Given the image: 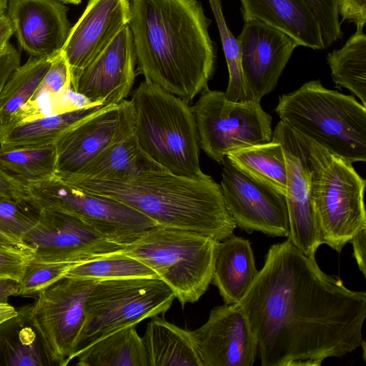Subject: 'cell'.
Here are the masks:
<instances>
[{"label": "cell", "instance_id": "cb8c5ba5", "mask_svg": "<svg viewBox=\"0 0 366 366\" xmlns=\"http://www.w3.org/2000/svg\"><path fill=\"white\" fill-rule=\"evenodd\" d=\"M31 305L0 324V365H53L31 317Z\"/></svg>", "mask_w": 366, "mask_h": 366}, {"label": "cell", "instance_id": "b9f144b4", "mask_svg": "<svg viewBox=\"0 0 366 366\" xmlns=\"http://www.w3.org/2000/svg\"><path fill=\"white\" fill-rule=\"evenodd\" d=\"M350 242L352 244L353 255L357 262L358 267L360 272L364 276L366 275V266H365V257H366V229L360 231L356 234Z\"/></svg>", "mask_w": 366, "mask_h": 366}, {"label": "cell", "instance_id": "4fadbf2b", "mask_svg": "<svg viewBox=\"0 0 366 366\" xmlns=\"http://www.w3.org/2000/svg\"><path fill=\"white\" fill-rule=\"evenodd\" d=\"M220 187L225 207L237 227L248 233L288 237L290 222L285 195L249 177L227 157Z\"/></svg>", "mask_w": 366, "mask_h": 366}, {"label": "cell", "instance_id": "83f0119b", "mask_svg": "<svg viewBox=\"0 0 366 366\" xmlns=\"http://www.w3.org/2000/svg\"><path fill=\"white\" fill-rule=\"evenodd\" d=\"M226 157L249 177L285 195L287 164L283 147L277 139L232 151Z\"/></svg>", "mask_w": 366, "mask_h": 366}, {"label": "cell", "instance_id": "7dc6e473", "mask_svg": "<svg viewBox=\"0 0 366 366\" xmlns=\"http://www.w3.org/2000/svg\"><path fill=\"white\" fill-rule=\"evenodd\" d=\"M9 0H0V14L5 13Z\"/></svg>", "mask_w": 366, "mask_h": 366}, {"label": "cell", "instance_id": "484cf974", "mask_svg": "<svg viewBox=\"0 0 366 366\" xmlns=\"http://www.w3.org/2000/svg\"><path fill=\"white\" fill-rule=\"evenodd\" d=\"M111 105V104H110ZM106 104L39 117L0 127V147L12 148L53 144L68 129L97 112Z\"/></svg>", "mask_w": 366, "mask_h": 366}, {"label": "cell", "instance_id": "3957f363", "mask_svg": "<svg viewBox=\"0 0 366 366\" xmlns=\"http://www.w3.org/2000/svg\"><path fill=\"white\" fill-rule=\"evenodd\" d=\"M64 182L123 202L157 225L199 232L219 241L232 236L237 227L225 207L220 185L207 174L192 178L149 167L124 180Z\"/></svg>", "mask_w": 366, "mask_h": 366}, {"label": "cell", "instance_id": "d6a6232c", "mask_svg": "<svg viewBox=\"0 0 366 366\" xmlns=\"http://www.w3.org/2000/svg\"><path fill=\"white\" fill-rule=\"evenodd\" d=\"M65 277L92 278L97 280L159 277L152 269L139 260L123 254L122 252L78 263L66 272Z\"/></svg>", "mask_w": 366, "mask_h": 366}, {"label": "cell", "instance_id": "4dcf8cb0", "mask_svg": "<svg viewBox=\"0 0 366 366\" xmlns=\"http://www.w3.org/2000/svg\"><path fill=\"white\" fill-rule=\"evenodd\" d=\"M53 59L30 57L13 72L0 97V126L5 125L31 98L51 67Z\"/></svg>", "mask_w": 366, "mask_h": 366}, {"label": "cell", "instance_id": "836d02e7", "mask_svg": "<svg viewBox=\"0 0 366 366\" xmlns=\"http://www.w3.org/2000/svg\"><path fill=\"white\" fill-rule=\"evenodd\" d=\"M41 207L29 197L0 198V232L20 239L39 221Z\"/></svg>", "mask_w": 366, "mask_h": 366}, {"label": "cell", "instance_id": "e0dca14e", "mask_svg": "<svg viewBox=\"0 0 366 366\" xmlns=\"http://www.w3.org/2000/svg\"><path fill=\"white\" fill-rule=\"evenodd\" d=\"M137 63L132 31L126 26L71 83L97 104H118L132 89Z\"/></svg>", "mask_w": 366, "mask_h": 366}, {"label": "cell", "instance_id": "7c38bea8", "mask_svg": "<svg viewBox=\"0 0 366 366\" xmlns=\"http://www.w3.org/2000/svg\"><path fill=\"white\" fill-rule=\"evenodd\" d=\"M34 261L80 263L121 253L125 245L106 239L76 216L42 208L38 222L21 237Z\"/></svg>", "mask_w": 366, "mask_h": 366}, {"label": "cell", "instance_id": "30bf717a", "mask_svg": "<svg viewBox=\"0 0 366 366\" xmlns=\"http://www.w3.org/2000/svg\"><path fill=\"white\" fill-rule=\"evenodd\" d=\"M26 186L31 197L41 208L74 214L114 243L126 245L142 232L157 225L123 202L84 191L55 175Z\"/></svg>", "mask_w": 366, "mask_h": 366}, {"label": "cell", "instance_id": "2e32d148", "mask_svg": "<svg viewBox=\"0 0 366 366\" xmlns=\"http://www.w3.org/2000/svg\"><path fill=\"white\" fill-rule=\"evenodd\" d=\"M192 335L203 366H252L258 352L256 337L239 303L213 308Z\"/></svg>", "mask_w": 366, "mask_h": 366}, {"label": "cell", "instance_id": "d4e9b609", "mask_svg": "<svg viewBox=\"0 0 366 366\" xmlns=\"http://www.w3.org/2000/svg\"><path fill=\"white\" fill-rule=\"evenodd\" d=\"M149 167H157L149 162L141 153L132 128L106 147L77 174L62 180H124Z\"/></svg>", "mask_w": 366, "mask_h": 366}, {"label": "cell", "instance_id": "7bdbcfd3", "mask_svg": "<svg viewBox=\"0 0 366 366\" xmlns=\"http://www.w3.org/2000/svg\"><path fill=\"white\" fill-rule=\"evenodd\" d=\"M12 23L6 13L0 14V52L9 44V39L14 34Z\"/></svg>", "mask_w": 366, "mask_h": 366}, {"label": "cell", "instance_id": "ac0fdd59", "mask_svg": "<svg viewBox=\"0 0 366 366\" xmlns=\"http://www.w3.org/2000/svg\"><path fill=\"white\" fill-rule=\"evenodd\" d=\"M237 39L247 85L254 100L260 102L275 89L298 45L285 34L257 20L244 21Z\"/></svg>", "mask_w": 366, "mask_h": 366}, {"label": "cell", "instance_id": "277c9868", "mask_svg": "<svg viewBox=\"0 0 366 366\" xmlns=\"http://www.w3.org/2000/svg\"><path fill=\"white\" fill-rule=\"evenodd\" d=\"M131 103L133 133L144 157L152 165L176 174L204 177L199 165V142L189 104L144 80Z\"/></svg>", "mask_w": 366, "mask_h": 366}, {"label": "cell", "instance_id": "f35d334b", "mask_svg": "<svg viewBox=\"0 0 366 366\" xmlns=\"http://www.w3.org/2000/svg\"><path fill=\"white\" fill-rule=\"evenodd\" d=\"M339 14L342 21L347 20L363 29L366 23V0H337Z\"/></svg>", "mask_w": 366, "mask_h": 366}, {"label": "cell", "instance_id": "1f68e13d", "mask_svg": "<svg viewBox=\"0 0 366 366\" xmlns=\"http://www.w3.org/2000/svg\"><path fill=\"white\" fill-rule=\"evenodd\" d=\"M208 1L219 29L229 72V81L224 97L233 102L254 101L243 74L240 44L227 24L222 0Z\"/></svg>", "mask_w": 366, "mask_h": 366}, {"label": "cell", "instance_id": "8d00e7d4", "mask_svg": "<svg viewBox=\"0 0 366 366\" xmlns=\"http://www.w3.org/2000/svg\"><path fill=\"white\" fill-rule=\"evenodd\" d=\"M321 26L325 48L342 37L337 0H305Z\"/></svg>", "mask_w": 366, "mask_h": 366}, {"label": "cell", "instance_id": "5bb4252c", "mask_svg": "<svg viewBox=\"0 0 366 366\" xmlns=\"http://www.w3.org/2000/svg\"><path fill=\"white\" fill-rule=\"evenodd\" d=\"M272 137L282 144L287 164V237L303 254L315 259L322 241L311 200V168L305 137L282 121Z\"/></svg>", "mask_w": 366, "mask_h": 366}, {"label": "cell", "instance_id": "ba28073f", "mask_svg": "<svg viewBox=\"0 0 366 366\" xmlns=\"http://www.w3.org/2000/svg\"><path fill=\"white\" fill-rule=\"evenodd\" d=\"M174 299V292L159 277L98 280L87 297L73 359L113 332L165 313Z\"/></svg>", "mask_w": 366, "mask_h": 366}, {"label": "cell", "instance_id": "8fae6325", "mask_svg": "<svg viewBox=\"0 0 366 366\" xmlns=\"http://www.w3.org/2000/svg\"><path fill=\"white\" fill-rule=\"evenodd\" d=\"M97 280L64 277L38 295L31 317L53 365L65 366L85 321L88 295Z\"/></svg>", "mask_w": 366, "mask_h": 366}, {"label": "cell", "instance_id": "5b68a950", "mask_svg": "<svg viewBox=\"0 0 366 366\" xmlns=\"http://www.w3.org/2000/svg\"><path fill=\"white\" fill-rule=\"evenodd\" d=\"M280 121L330 153L354 163L366 161V107L352 96L305 82L279 97Z\"/></svg>", "mask_w": 366, "mask_h": 366}, {"label": "cell", "instance_id": "d590c367", "mask_svg": "<svg viewBox=\"0 0 366 366\" xmlns=\"http://www.w3.org/2000/svg\"><path fill=\"white\" fill-rule=\"evenodd\" d=\"M71 87L70 69L61 52L53 59L51 67L29 101L40 97H53Z\"/></svg>", "mask_w": 366, "mask_h": 366}, {"label": "cell", "instance_id": "74e56055", "mask_svg": "<svg viewBox=\"0 0 366 366\" xmlns=\"http://www.w3.org/2000/svg\"><path fill=\"white\" fill-rule=\"evenodd\" d=\"M34 256L32 249L26 245L0 244V279L19 282Z\"/></svg>", "mask_w": 366, "mask_h": 366}, {"label": "cell", "instance_id": "ee69618b", "mask_svg": "<svg viewBox=\"0 0 366 366\" xmlns=\"http://www.w3.org/2000/svg\"><path fill=\"white\" fill-rule=\"evenodd\" d=\"M19 282L11 279H0V302L7 303L11 296L19 295Z\"/></svg>", "mask_w": 366, "mask_h": 366}, {"label": "cell", "instance_id": "52a82bcc", "mask_svg": "<svg viewBox=\"0 0 366 366\" xmlns=\"http://www.w3.org/2000/svg\"><path fill=\"white\" fill-rule=\"evenodd\" d=\"M304 137L311 168V200L322 244L340 252L366 229V182L352 163Z\"/></svg>", "mask_w": 366, "mask_h": 366}, {"label": "cell", "instance_id": "f546056e", "mask_svg": "<svg viewBox=\"0 0 366 366\" xmlns=\"http://www.w3.org/2000/svg\"><path fill=\"white\" fill-rule=\"evenodd\" d=\"M56 162L54 144L37 147H0V167L26 184L54 176Z\"/></svg>", "mask_w": 366, "mask_h": 366}, {"label": "cell", "instance_id": "60d3db41", "mask_svg": "<svg viewBox=\"0 0 366 366\" xmlns=\"http://www.w3.org/2000/svg\"><path fill=\"white\" fill-rule=\"evenodd\" d=\"M19 66L20 54L13 45L9 44L0 52V97L5 84Z\"/></svg>", "mask_w": 366, "mask_h": 366}, {"label": "cell", "instance_id": "8992f818", "mask_svg": "<svg viewBox=\"0 0 366 366\" xmlns=\"http://www.w3.org/2000/svg\"><path fill=\"white\" fill-rule=\"evenodd\" d=\"M218 242L199 232L157 225L139 233L122 253L152 269L184 307L198 301L212 283Z\"/></svg>", "mask_w": 366, "mask_h": 366}, {"label": "cell", "instance_id": "7402d4cb", "mask_svg": "<svg viewBox=\"0 0 366 366\" xmlns=\"http://www.w3.org/2000/svg\"><path fill=\"white\" fill-rule=\"evenodd\" d=\"M257 273L249 239L233 234L218 242L212 283L217 287L225 304L238 303Z\"/></svg>", "mask_w": 366, "mask_h": 366}, {"label": "cell", "instance_id": "4316f807", "mask_svg": "<svg viewBox=\"0 0 366 366\" xmlns=\"http://www.w3.org/2000/svg\"><path fill=\"white\" fill-rule=\"evenodd\" d=\"M76 357L78 366H147L142 340L136 325L97 340Z\"/></svg>", "mask_w": 366, "mask_h": 366}, {"label": "cell", "instance_id": "603a6c76", "mask_svg": "<svg viewBox=\"0 0 366 366\" xmlns=\"http://www.w3.org/2000/svg\"><path fill=\"white\" fill-rule=\"evenodd\" d=\"M142 340L147 366H203L192 331L163 317L148 323Z\"/></svg>", "mask_w": 366, "mask_h": 366}, {"label": "cell", "instance_id": "e575fe53", "mask_svg": "<svg viewBox=\"0 0 366 366\" xmlns=\"http://www.w3.org/2000/svg\"><path fill=\"white\" fill-rule=\"evenodd\" d=\"M78 263L67 262L34 261L27 265L19 282V295L37 296L43 290L65 277L66 272Z\"/></svg>", "mask_w": 366, "mask_h": 366}, {"label": "cell", "instance_id": "9a60e30c", "mask_svg": "<svg viewBox=\"0 0 366 366\" xmlns=\"http://www.w3.org/2000/svg\"><path fill=\"white\" fill-rule=\"evenodd\" d=\"M133 128L130 100L107 105L79 122L54 142L55 176L64 179L77 174L106 147Z\"/></svg>", "mask_w": 366, "mask_h": 366}, {"label": "cell", "instance_id": "f6af8a7d", "mask_svg": "<svg viewBox=\"0 0 366 366\" xmlns=\"http://www.w3.org/2000/svg\"><path fill=\"white\" fill-rule=\"evenodd\" d=\"M18 310L10 304L0 302V324L15 316Z\"/></svg>", "mask_w": 366, "mask_h": 366}, {"label": "cell", "instance_id": "9c48e42d", "mask_svg": "<svg viewBox=\"0 0 366 366\" xmlns=\"http://www.w3.org/2000/svg\"><path fill=\"white\" fill-rule=\"evenodd\" d=\"M191 107L199 147L219 164L232 151L272 139V117L259 101L230 102L225 99L224 92L207 86Z\"/></svg>", "mask_w": 366, "mask_h": 366}, {"label": "cell", "instance_id": "6da1fadb", "mask_svg": "<svg viewBox=\"0 0 366 366\" xmlns=\"http://www.w3.org/2000/svg\"><path fill=\"white\" fill-rule=\"evenodd\" d=\"M262 366H319L361 346L366 293L325 274L287 239L272 245L238 302Z\"/></svg>", "mask_w": 366, "mask_h": 366}, {"label": "cell", "instance_id": "ffe728a7", "mask_svg": "<svg viewBox=\"0 0 366 366\" xmlns=\"http://www.w3.org/2000/svg\"><path fill=\"white\" fill-rule=\"evenodd\" d=\"M10 19L19 46L31 57L60 54L71 27L67 8L59 0H9Z\"/></svg>", "mask_w": 366, "mask_h": 366}, {"label": "cell", "instance_id": "bcb514c9", "mask_svg": "<svg viewBox=\"0 0 366 366\" xmlns=\"http://www.w3.org/2000/svg\"><path fill=\"white\" fill-rule=\"evenodd\" d=\"M0 244L25 245L20 239L9 236L0 232Z\"/></svg>", "mask_w": 366, "mask_h": 366}, {"label": "cell", "instance_id": "7a4b0ae2", "mask_svg": "<svg viewBox=\"0 0 366 366\" xmlns=\"http://www.w3.org/2000/svg\"><path fill=\"white\" fill-rule=\"evenodd\" d=\"M137 71L190 103L208 86L216 61L212 20L197 0H129Z\"/></svg>", "mask_w": 366, "mask_h": 366}, {"label": "cell", "instance_id": "ab89813d", "mask_svg": "<svg viewBox=\"0 0 366 366\" xmlns=\"http://www.w3.org/2000/svg\"><path fill=\"white\" fill-rule=\"evenodd\" d=\"M30 196L26 184L0 167V198L18 199Z\"/></svg>", "mask_w": 366, "mask_h": 366}, {"label": "cell", "instance_id": "44dd1931", "mask_svg": "<svg viewBox=\"0 0 366 366\" xmlns=\"http://www.w3.org/2000/svg\"><path fill=\"white\" fill-rule=\"evenodd\" d=\"M239 1L244 21H260L285 34L298 46L325 49L320 23L305 0Z\"/></svg>", "mask_w": 366, "mask_h": 366}, {"label": "cell", "instance_id": "d6986e66", "mask_svg": "<svg viewBox=\"0 0 366 366\" xmlns=\"http://www.w3.org/2000/svg\"><path fill=\"white\" fill-rule=\"evenodd\" d=\"M129 0H89L71 28L62 54L71 72V83L127 25Z\"/></svg>", "mask_w": 366, "mask_h": 366}, {"label": "cell", "instance_id": "f1b7e54d", "mask_svg": "<svg viewBox=\"0 0 366 366\" xmlns=\"http://www.w3.org/2000/svg\"><path fill=\"white\" fill-rule=\"evenodd\" d=\"M326 59L336 86L351 91L366 107V36L363 29L357 28L345 45L328 53Z\"/></svg>", "mask_w": 366, "mask_h": 366}, {"label": "cell", "instance_id": "c3c4849f", "mask_svg": "<svg viewBox=\"0 0 366 366\" xmlns=\"http://www.w3.org/2000/svg\"><path fill=\"white\" fill-rule=\"evenodd\" d=\"M61 2L66 3V4H79L81 0H59Z\"/></svg>", "mask_w": 366, "mask_h": 366}]
</instances>
